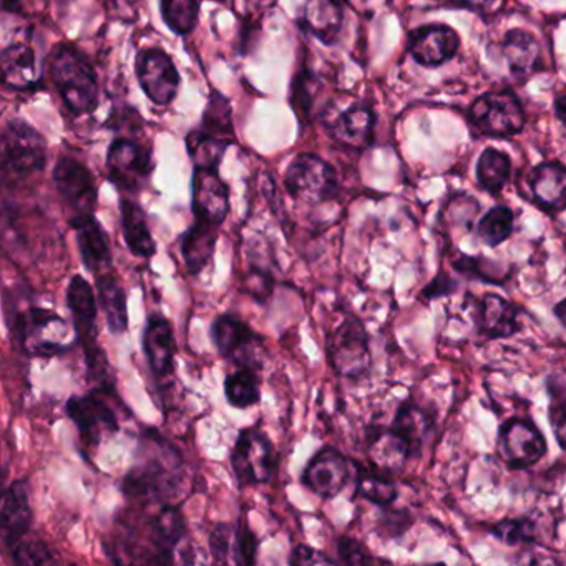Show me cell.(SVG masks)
Listing matches in <instances>:
<instances>
[{
  "label": "cell",
  "mask_w": 566,
  "mask_h": 566,
  "mask_svg": "<svg viewBox=\"0 0 566 566\" xmlns=\"http://www.w3.org/2000/svg\"><path fill=\"white\" fill-rule=\"evenodd\" d=\"M185 480V459L157 430H145L135 463L122 480V492L132 500L167 503L177 496Z\"/></svg>",
  "instance_id": "6da1fadb"
},
{
  "label": "cell",
  "mask_w": 566,
  "mask_h": 566,
  "mask_svg": "<svg viewBox=\"0 0 566 566\" xmlns=\"http://www.w3.org/2000/svg\"><path fill=\"white\" fill-rule=\"evenodd\" d=\"M49 75L71 114L88 115L98 107V81L88 59L75 45L61 44L49 59Z\"/></svg>",
  "instance_id": "7a4b0ae2"
},
{
  "label": "cell",
  "mask_w": 566,
  "mask_h": 566,
  "mask_svg": "<svg viewBox=\"0 0 566 566\" xmlns=\"http://www.w3.org/2000/svg\"><path fill=\"white\" fill-rule=\"evenodd\" d=\"M277 452L266 433L256 427L243 429L231 452V467L238 485L266 483L277 469Z\"/></svg>",
  "instance_id": "3957f363"
},
{
  "label": "cell",
  "mask_w": 566,
  "mask_h": 566,
  "mask_svg": "<svg viewBox=\"0 0 566 566\" xmlns=\"http://www.w3.org/2000/svg\"><path fill=\"white\" fill-rule=\"evenodd\" d=\"M327 356L333 369L347 379L359 380L369 374L373 366L369 336L357 317L347 316L333 331L327 340Z\"/></svg>",
  "instance_id": "277c9868"
},
{
  "label": "cell",
  "mask_w": 566,
  "mask_h": 566,
  "mask_svg": "<svg viewBox=\"0 0 566 566\" xmlns=\"http://www.w3.org/2000/svg\"><path fill=\"white\" fill-rule=\"evenodd\" d=\"M284 187L294 200L310 205L333 200L339 191L334 168L313 154L297 155L291 161L284 174Z\"/></svg>",
  "instance_id": "5b68a950"
},
{
  "label": "cell",
  "mask_w": 566,
  "mask_h": 566,
  "mask_svg": "<svg viewBox=\"0 0 566 566\" xmlns=\"http://www.w3.org/2000/svg\"><path fill=\"white\" fill-rule=\"evenodd\" d=\"M4 168L18 177L38 174L48 164L45 138L22 118H12L2 134Z\"/></svg>",
  "instance_id": "8992f818"
},
{
  "label": "cell",
  "mask_w": 566,
  "mask_h": 566,
  "mask_svg": "<svg viewBox=\"0 0 566 566\" xmlns=\"http://www.w3.org/2000/svg\"><path fill=\"white\" fill-rule=\"evenodd\" d=\"M154 170L150 148L128 138L112 142L107 151L108 178L118 190L138 193Z\"/></svg>",
  "instance_id": "52a82bcc"
},
{
  "label": "cell",
  "mask_w": 566,
  "mask_h": 566,
  "mask_svg": "<svg viewBox=\"0 0 566 566\" xmlns=\"http://www.w3.org/2000/svg\"><path fill=\"white\" fill-rule=\"evenodd\" d=\"M470 120L489 137H510L525 127V112L515 95L499 92L476 98L470 108Z\"/></svg>",
  "instance_id": "ba28073f"
},
{
  "label": "cell",
  "mask_w": 566,
  "mask_h": 566,
  "mask_svg": "<svg viewBox=\"0 0 566 566\" xmlns=\"http://www.w3.org/2000/svg\"><path fill=\"white\" fill-rule=\"evenodd\" d=\"M211 339L223 359L240 367L260 366L263 339L233 314H220L211 324Z\"/></svg>",
  "instance_id": "9c48e42d"
},
{
  "label": "cell",
  "mask_w": 566,
  "mask_h": 566,
  "mask_svg": "<svg viewBox=\"0 0 566 566\" xmlns=\"http://www.w3.org/2000/svg\"><path fill=\"white\" fill-rule=\"evenodd\" d=\"M138 84L151 104L167 107L177 97L180 74L167 52L158 48L144 49L135 61Z\"/></svg>",
  "instance_id": "30bf717a"
},
{
  "label": "cell",
  "mask_w": 566,
  "mask_h": 566,
  "mask_svg": "<svg viewBox=\"0 0 566 566\" xmlns=\"http://www.w3.org/2000/svg\"><path fill=\"white\" fill-rule=\"evenodd\" d=\"M499 446L509 467L515 470L528 469L546 455L545 436L530 419H513L502 423L499 430Z\"/></svg>",
  "instance_id": "8fae6325"
},
{
  "label": "cell",
  "mask_w": 566,
  "mask_h": 566,
  "mask_svg": "<svg viewBox=\"0 0 566 566\" xmlns=\"http://www.w3.org/2000/svg\"><path fill=\"white\" fill-rule=\"evenodd\" d=\"M65 412L88 447H98L105 437H112L120 429L117 413L97 392L72 396L65 403Z\"/></svg>",
  "instance_id": "7c38bea8"
},
{
  "label": "cell",
  "mask_w": 566,
  "mask_h": 566,
  "mask_svg": "<svg viewBox=\"0 0 566 566\" xmlns=\"http://www.w3.org/2000/svg\"><path fill=\"white\" fill-rule=\"evenodd\" d=\"M54 185L62 200L75 214H92L97 208L94 175L77 158L61 157L54 168Z\"/></svg>",
  "instance_id": "4fadbf2b"
},
{
  "label": "cell",
  "mask_w": 566,
  "mask_h": 566,
  "mask_svg": "<svg viewBox=\"0 0 566 566\" xmlns=\"http://www.w3.org/2000/svg\"><path fill=\"white\" fill-rule=\"evenodd\" d=\"M350 462L334 447H323L304 469V486L323 500H331L343 492L349 482Z\"/></svg>",
  "instance_id": "5bb4252c"
},
{
  "label": "cell",
  "mask_w": 566,
  "mask_h": 566,
  "mask_svg": "<svg viewBox=\"0 0 566 566\" xmlns=\"http://www.w3.org/2000/svg\"><path fill=\"white\" fill-rule=\"evenodd\" d=\"M67 323L54 311L31 307L24 313L12 316L9 331L12 337L21 344L25 354L34 357H54L51 347L42 334L54 333V329H65Z\"/></svg>",
  "instance_id": "9a60e30c"
},
{
  "label": "cell",
  "mask_w": 566,
  "mask_h": 566,
  "mask_svg": "<svg viewBox=\"0 0 566 566\" xmlns=\"http://www.w3.org/2000/svg\"><path fill=\"white\" fill-rule=\"evenodd\" d=\"M191 187L195 218L220 227L230 213V190L218 175V168L195 167Z\"/></svg>",
  "instance_id": "2e32d148"
},
{
  "label": "cell",
  "mask_w": 566,
  "mask_h": 566,
  "mask_svg": "<svg viewBox=\"0 0 566 566\" xmlns=\"http://www.w3.org/2000/svg\"><path fill=\"white\" fill-rule=\"evenodd\" d=\"M72 230L77 238L82 263L92 274L107 273L112 268V248L107 231L95 214H75L71 218Z\"/></svg>",
  "instance_id": "e0dca14e"
},
{
  "label": "cell",
  "mask_w": 566,
  "mask_h": 566,
  "mask_svg": "<svg viewBox=\"0 0 566 566\" xmlns=\"http://www.w3.org/2000/svg\"><path fill=\"white\" fill-rule=\"evenodd\" d=\"M31 485L28 480H15L2 496L0 530L4 545L14 546L24 538L32 523Z\"/></svg>",
  "instance_id": "ac0fdd59"
},
{
  "label": "cell",
  "mask_w": 566,
  "mask_h": 566,
  "mask_svg": "<svg viewBox=\"0 0 566 566\" xmlns=\"http://www.w3.org/2000/svg\"><path fill=\"white\" fill-rule=\"evenodd\" d=\"M459 35L447 25H427L410 35L409 52L423 67H439L459 51Z\"/></svg>",
  "instance_id": "d6986e66"
},
{
  "label": "cell",
  "mask_w": 566,
  "mask_h": 566,
  "mask_svg": "<svg viewBox=\"0 0 566 566\" xmlns=\"http://www.w3.org/2000/svg\"><path fill=\"white\" fill-rule=\"evenodd\" d=\"M144 350L148 366L158 379L174 373L177 343L170 321L161 314L148 316L144 331Z\"/></svg>",
  "instance_id": "ffe728a7"
},
{
  "label": "cell",
  "mask_w": 566,
  "mask_h": 566,
  "mask_svg": "<svg viewBox=\"0 0 566 566\" xmlns=\"http://www.w3.org/2000/svg\"><path fill=\"white\" fill-rule=\"evenodd\" d=\"M67 307L74 317L75 331L82 347L97 344V300L94 287L81 274L72 277L67 287Z\"/></svg>",
  "instance_id": "44dd1931"
},
{
  "label": "cell",
  "mask_w": 566,
  "mask_h": 566,
  "mask_svg": "<svg viewBox=\"0 0 566 566\" xmlns=\"http://www.w3.org/2000/svg\"><path fill=\"white\" fill-rule=\"evenodd\" d=\"M476 326L486 339H505L522 331L515 304L495 293L485 294L480 301Z\"/></svg>",
  "instance_id": "7402d4cb"
},
{
  "label": "cell",
  "mask_w": 566,
  "mask_h": 566,
  "mask_svg": "<svg viewBox=\"0 0 566 566\" xmlns=\"http://www.w3.org/2000/svg\"><path fill=\"white\" fill-rule=\"evenodd\" d=\"M367 453H369L370 467L386 475L402 472L407 460L416 457L412 447L392 427L377 429L376 433L369 437Z\"/></svg>",
  "instance_id": "603a6c76"
},
{
  "label": "cell",
  "mask_w": 566,
  "mask_h": 566,
  "mask_svg": "<svg viewBox=\"0 0 566 566\" xmlns=\"http://www.w3.org/2000/svg\"><path fill=\"white\" fill-rule=\"evenodd\" d=\"M148 530H150L151 545L155 546V556L151 563L174 562L175 548L187 533V525H185L180 509L174 505L161 506L160 512L151 516Z\"/></svg>",
  "instance_id": "cb8c5ba5"
},
{
  "label": "cell",
  "mask_w": 566,
  "mask_h": 566,
  "mask_svg": "<svg viewBox=\"0 0 566 566\" xmlns=\"http://www.w3.org/2000/svg\"><path fill=\"white\" fill-rule=\"evenodd\" d=\"M2 82L12 91L28 92L39 84L38 59L31 45L15 42L2 52Z\"/></svg>",
  "instance_id": "d4e9b609"
},
{
  "label": "cell",
  "mask_w": 566,
  "mask_h": 566,
  "mask_svg": "<svg viewBox=\"0 0 566 566\" xmlns=\"http://www.w3.org/2000/svg\"><path fill=\"white\" fill-rule=\"evenodd\" d=\"M218 227L208 221L195 220L181 240V256L191 276L200 274L213 260Z\"/></svg>",
  "instance_id": "484cf974"
},
{
  "label": "cell",
  "mask_w": 566,
  "mask_h": 566,
  "mask_svg": "<svg viewBox=\"0 0 566 566\" xmlns=\"http://www.w3.org/2000/svg\"><path fill=\"white\" fill-rule=\"evenodd\" d=\"M120 214L122 230H124L128 250L134 256L150 260L157 253V243L151 237L144 208L130 198H122Z\"/></svg>",
  "instance_id": "4316f807"
},
{
  "label": "cell",
  "mask_w": 566,
  "mask_h": 566,
  "mask_svg": "<svg viewBox=\"0 0 566 566\" xmlns=\"http://www.w3.org/2000/svg\"><path fill=\"white\" fill-rule=\"evenodd\" d=\"M533 195L545 210H566V167L558 161H548L535 168L532 175Z\"/></svg>",
  "instance_id": "83f0119b"
},
{
  "label": "cell",
  "mask_w": 566,
  "mask_h": 566,
  "mask_svg": "<svg viewBox=\"0 0 566 566\" xmlns=\"http://www.w3.org/2000/svg\"><path fill=\"white\" fill-rule=\"evenodd\" d=\"M303 22L304 29L323 44H334L343 29V4L339 0H307Z\"/></svg>",
  "instance_id": "f1b7e54d"
},
{
  "label": "cell",
  "mask_w": 566,
  "mask_h": 566,
  "mask_svg": "<svg viewBox=\"0 0 566 566\" xmlns=\"http://www.w3.org/2000/svg\"><path fill=\"white\" fill-rule=\"evenodd\" d=\"M433 423H436V419H433L432 412L420 406L416 400L409 399L403 400L397 409L392 429L407 440L417 457L423 442L432 433Z\"/></svg>",
  "instance_id": "f546056e"
},
{
  "label": "cell",
  "mask_w": 566,
  "mask_h": 566,
  "mask_svg": "<svg viewBox=\"0 0 566 566\" xmlns=\"http://www.w3.org/2000/svg\"><path fill=\"white\" fill-rule=\"evenodd\" d=\"M502 52L510 72L520 81H525L538 69L539 44L530 32L522 29L509 32L503 41Z\"/></svg>",
  "instance_id": "4dcf8cb0"
},
{
  "label": "cell",
  "mask_w": 566,
  "mask_h": 566,
  "mask_svg": "<svg viewBox=\"0 0 566 566\" xmlns=\"http://www.w3.org/2000/svg\"><path fill=\"white\" fill-rule=\"evenodd\" d=\"M98 303L104 310L108 329L112 334H124L128 329L127 294L112 273L98 274L97 281Z\"/></svg>",
  "instance_id": "1f68e13d"
},
{
  "label": "cell",
  "mask_w": 566,
  "mask_h": 566,
  "mask_svg": "<svg viewBox=\"0 0 566 566\" xmlns=\"http://www.w3.org/2000/svg\"><path fill=\"white\" fill-rule=\"evenodd\" d=\"M373 112L366 107H353L334 122L331 135L340 145H346L349 148H364L373 138Z\"/></svg>",
  "instance_id": "d6a6232c"
},
{
  "label": "cell",
  "mask_w": 566,
  "mask_h": 566,
  "mask_svg": "<svg viewBox=\"0 0 566 566\" xmlns=\"http://www.w3.org/2000/svg\"><path fill=\"white\" fill-rule=\"evenodd\" d=\"M510 174H512V161L509 155L495 148H486L480 155L479 164H476V180L483 190L490 193H500L509 184Z\"/></svg>",
  "instance_id": "836d02e7"
},
{
  "label": "cell",
  "mask_w": 566,
  "mask_h": 566,
  "mask_svg": "<svg viewBox=\"0 0 566 566\" xmlns=\"http://www.w3.org/2000/svg\"><path fill=\"white\" fill-rule=\"evenodd\" d=\"M224 396L234 409H248L260 402V380L256 373L248 367L228 374L224 380Z\"/></svg>",
  "instance_id": "e575fe53"
},
{
  "label": "cell",
  "mask_w": 566,
  "mask_h": 566,
  "mask_svg": "<svg viewBox=\"0 0 566 566\" xmlns=\"http://www.w3.org/2000/svg\"><path fill=\"white\" fill-rule=\"evenodd\" d=\"M356 492L367 502L376 503L379 506L392 505L399 495L390 475L376 469H363V467H359V472H357Z\"/></svg>",
  "instance_id": "d590c367"
},
{
  "label": "cell",
  "mask_w": 566,
  "mask_h": 566,
  "mask_svg": "<svg viewBox=\"0 0 566 566\" xmlns=\"http://www.w3.org/2000/svg\"><path fill=\"white\" fill-rule=\"evenodd\" d=\"M231 142L221 140V138L211 137L205 134L200 128L191 132L187 137L188 154L198 168H218L223 160L227 148Z\"/></svg>",
  "instance_id": "8d00e7d4"
},
{
  "label": "cell",
  "mask_w": 566,
  "mask_h": 566,
  "mask_svg": "<svg viewBox=\"0 0 566 566\" xmlns=\"http://www.w3.org/2000/svg\"><path fill=\"white\" fill-rule=\"evenodd\" d=\"M200 130L211 135V137L231 142V144L234 142L230 102L223 95L218 94V92L211 94L210 102H208L207 108H205Z\"/></svg>",
  "instance_id": "74e56055"
},
{
  "label": "cell",
  "mask_w": 566,
  "mask_h": 566,
  "mask_svg": "<svg viewBox=\"0 0 566 566\" xmlns=\"http://www.w3.org/2000/svg\"><path fill=\"white\" fill-rule=\"evenodd\" d=\"M161 19L178 35H188L197 29L200 18L198 0H160Z\"/></svg>",
  "instance_id": "f35d334b"
},
{
  "label": "cell",
  "mask_w": 566,
  "mask_h": 566,
  "mask_svg": "<svg viewBox=\"0 0 566 566\" xmlns=\"http://www.w3.org/2000/svg\"><path fill=\"white\" fill-rule=\"evenodd\" d=\"M513 233V213L506 207H493L483 214L476 227L482 243L486 247L496 248L505 243Z\"/></svg>",
  "instance_id": "ab89813d"
},
{
  "label": "cell",
  "mask_w": 566,
  "mask_h": 566,
  "mask_svg": "<svg viewBox=\"0 0 566 566\" xmlns=\"http://www.w3.org/2000/svg\"><path fill=\"white\" fill-rule=\"evenodd\" d=\"M489 532L506 545L515 546L536 542V523L525 516L502 520V522L489 526Z\"/></svg>",
  "instance_id": "60d3db41"
},
{
  "label": "cell",
  "mask_w": 566,
  "mask_h": 566,
  "mask_svg": "<svg viewBox=\"0 0 566 566\" xmlns=\"http://www.w3.org/2000/svg\"><path fill=\"white\" fill-rule=\"evenodd\" d=\"M12 562L19 566L55 565L59 556L41 539H24L12 546Z\"/></svg>",
  "instance_id": "b9f144b4"
},
{
  "label": "cell",
  "mask_w": 566,
  "mask_h": 566,
  "mask_svg": "<svg viewBox=\"0 0 566 566\" xmlns=\"http://www.w3.org/2000/svg\"><path fill=\"white\" fill-rule=\"evenodd\" d=\"M237 548V526L230 523H218L210 535V555L217 565L234 563Z\"/></svg>",
  "instance_id": "7bdbcfd3"
},
{
  "label": "cell",
  "mask_w": 566,
  "mask_h": 566,
  "mask_svg": "<svg viewBox=\"0 0 566 566\" xmlns=\"http://www.w3.org/2000/svg\"><path fill=\"white\" fill-rule=\"evenodd\" d=\"M85 363H87L88 379L97 384L102 390H114L115 382L112 376L111 363L104 350L95 346L85 347Z\"/></svg>",
  "instance_id": "ee69618b"
},
{
  "label": "cell",
  "mask_w": 566,
  "mask_h": 566,
  "mask_svg": "<svg viewBox=\"0 0 566 566\" xmlns=\"http://www.w3.org/2000/svg\"><path fill=\"white\" fill-rule=\"evenodd\" d=\"M256 533L250 528L247 520H241L237 525V548H234V565H254L258 556Z\"/></svg>",
  "instance_id": "f6af8a7d"
},
{
  "label": "cell",
  "mask_w": 566,
  "mask_h": 566,
  "mask_svg": "<svg viewBox=\"0 0 566 566\" xmlns=\"http://www.w3.org/2000/svg\"><path fill=\"white\" fill-rule=\"evenodd\" d=\"M337 553H339L340 562L347 563V565H367V563L374 562L366 546L349 536L339 538Z\"/></svg>",
  "instance_id": "bcb514c9"
},
{
  "label": "cell",
  "mask_w": 566,
  "mask_h": 566,
  "mask_svg": "<svg viewBox=\"0 0 566 566\" xmlns=\"http://www.w3.org/2000/svg\"><path fill=\"white\" fill-rule=\"evenodd\" d=\"M548 419L553 433H555L556 442H558V446L566 452V396L553 394Z\"/></svg>",
  "instance_id": "7dc6e473"
},
{
  "label": "cell",
  "mask_w": 566,
  "mask_h": 566,
  "mask_svg": "<svg viewBox=\"0 0 566 566\" xmlns=\"http://www.w3.org/2000/svg\"><path fill=\"white\" fill-rule=\"evenodd\" d=\"M290 563L294 566L334 565V559L313 546L297 545L291 553Z\"/></svg>",
  "instance_id": "c3c4849f"
},
{
  "label": "cell",
  "mask_w": 566,
  "mask_h": 566,
  "mask_svg": "<svg viewBox=\"0 0 566 566\" xmlns=\"http://www.w3.org/2000/svg\"><path fill=\"white\" fill-rule=\"evenodd\" d=\"M248 287H251V294H253V296L264 300V297L270 296L271 291H273V280H271L270 274L264 273V271L254 270L253 273L250 274Z\"/></svg>",
  "instance_id": "681fc988"
},
{
  "label": "cell",
  "mask_w": 566,
  "mask_h": 566,
  "mask_svg": "<svg viewBox=\"0 0 566 566\" xmlns=\"http://www.w3.org/2000/svg\"><path fill=\"white\" fill-rule=\"evenodd\" d=\"M455 291V283L449 276H437L429 286L423 290V296L440 297L452 294Z\"/></svg>",
  "instance_id": "f907efd6"
},
{
  "label": "cell",
  "mask_w": 566,
  "mask_h": 566,
  "mask_svg": "<svg viewBox=\"0 0 566 566\" xmlns=\"http://www.w3.org/2000/svg\"><path fill=\"white\" fill-rule=\"evenodd\" d=\"M553 313H555L556 319L562 323L563 327H566V297L563 301H559L558 304H556L555 310H553Z\"/></svg>",
  "instance_id": "816d5d0a"
},
{
  "label": "cell",
  "mask_w": 566,
  "mask_h": 566,
  "mask_svg": "<svg viewBox=\"0 0 566 566\" xmlns=\"http://www.w3.org/2000/svg\"><path fill=\"white\" fill-rule=\"evenodd\" d=\"M555 108L559 120L566 125V95H563V97H559L558 101H556Z\"/></svg>",
  "instance_id": "f5cc1de1"
},
{
  "label": "cell",
  "mask_w": 566,
  "mask_h": 566,
  "mask_svg": "<svg viewBox=\"0 0 566 566\" xmlns=\"http://www.w3.org/2000/svg\"><path fill=\"white\" fill-rule=\"evenodd\" d=\"M6 12H19L22 8V0H2Z\"/></svg>",
  "instance_id": "db71d44e"
},
{
  "label": "cell",
  "mask_w": 566,
  "mask_h": 566,
  "mask_svg": "<svg viewBox=\"0 0 566 566\" xmlns=\"http://www.w3.org/2000/svg\"><path fill=\"white\" fill-rule=\"evenodd\" d=\"M218 2H223V0H218Z\"/></svg>",
  "instance_id": "11a10c76"
}]
</instances>
